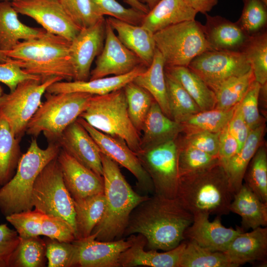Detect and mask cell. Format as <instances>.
I'll return each mask as SVG.
<instances>
[{"mask_svg":"<svg viewBox=\"0 0 267 267\" xmlns=\"http://www.w3.org/2000/svg\"><path fill=\"white\" fill-rule=\"evenodd\" d=\"M193 221L191 213L177 198L154 194L132 212L124 237L140 234L149 250H172L184 239V233Z\"/></svg>","mask_w":267,"mask_h":267,"instance_id":"cell-1","label":"cell"},{"mask_svg":"<svg viewBox=\"0 0 267 267\" xmlns=\"http://www.w3.org/2000/svg\"><path fill=\"white\" fill-rule=\"evenodd\" d=\"M101 157L105 209L90 234L97 240L110 241L123 237L132 212L149 196L140 195L133 189L118 164L102 153Z\"/></svg>","mask_w":267,"mask_h":267,"instance_id":"cell-2","label":"cell"},{"mask_svg":"<svg viewBox=\"0 0 267 267\" xmlns=\"http://www.w3.org/2000/svg\"><path fill=\"white\" fill-rule=\"evenodd\" d=\"M233 197L226 173L221 162L179 177L176 198L193 215H227Z\"/></svg>","mask_w":267,"mask_h":267,"instance_id":"cell-3","label":"cell"},{"mask_svg":"<svg viewBox=\"0 0 267 267\" xmlns=\"http://www.w3.org/2000/svg\"><path fill=\"white\" fill-rule=\"evenodd\" d=\"M70 44L64 38L46 31L39 38L22 41L12 49L2 51L29 74L42 79L59 77L72 81Z\"/></svg>","mask_w":267,"mask_h":267,"instance_id":"cell-4","label":"cell"},{"mask_svg":"<svg viewBox=\"0 0 267 267\" xmlns=\"http://www.w3.org/2000/svg\"><path fill=\"white\" fill-rule=\"evenodd\" d=\"M60 149L53 141L42 149L36 138L32 139L13 177L0 188V210L5 217L33 209L32 194L35 180L43 168L57 157Z\"/></svg>","mask_w":267,"mask_h":267,"instance_id":"cell-5","label":"cell"},{"mask_svg":"<svg viewBox=\"0 0 267 267\" xmlns=\"http://www.w3.org/2000/svg\"><path fill=\"white\" fill-rule=\"evenodd\" d=\"M79 117L100 132L122 139L135 153L140 151V135L130 118L123 88L93 95Z\"/></svg>","mask_w":267,"mask_h":267,"instance_id":"cell-6","label":"cell"},{"mask_svg":"<svg viewBox=\"0 0 267 267\" xmlns=\"http://www.w3.org/2000/svg\"><path fill=\"white\" fill-rule=\"evenodd\" d=\"M29 121L25 133L35 137L43 133L56 142L64 130L87 108L92 94L80 92L50 93Z\"/></svg>","mask_w":267,"mask_h":267,"instance_id":"cell-7","label":"cell"},{"mask_svg":"<svg viewBox=\"0 0 267 267\" xmlns=\"http://www.w3.org/2000/svg\"><path fill=\"white\" fill-rule=\"evenodd\" d=\"M154 37L165 66L188 67L196 57L213 50L206 39L204 25L195 19L165 28L155 33Z\"/></svg>","mask_w":267,"mask_h":267,"instance_id":"cell-8","label":"cell"},{"mask_svg":"<svg viewBox=\"0 0 267 267\" xmlns=\"http://www.w3.org/2000/svg\"><path fill=\"white\" fill-rule=\"evenodd\" d=\"M32 202L34 209L41 213L66 221L73 229L76 238L73 200L64 183L57 157L38 176L33 188Z\"/></svg>","mask_w":267,"mask_h":267,"instance_id":"cell-9","label":"cell"},{"mask_svg":"<svg viewBox=\"0 0 267 267\" xmlns=\"http://www.w3.org/2000/svg\"><path fill=\"white\" fill-rule=\"evenodd\" d=\"M63 79L51 77L45 79H28L0 97V114L8 123L15 136L20 140L28 123L42 103L43 95L53 83Z\"/></svg>","mask_w":267,"mask_h":267,"instance_id":"cell-10","label":"cell"},{"mask_svg":"<svg viewBox=\"0 0 267 267\" xmlns=\"http://www.w3.org/2000/svg\"><path fill=\"white\" fill-rule=\"evenodd\" d=\"M177 139L135 153L150 177L156 195L176 198L179 180Z\"/></svg>","mask_w":267,"mask_h":267,"instance_id":"cell-11","label":"cell"},{"mask_svg":"<svg viewBox=\"0 0 267 267\" xmlns=\"http://www.w3.org/2000/svg\"><path fill=\"white\" fill-rule=\"evenodd\" d=\"M188 67L213 90L225 80L251 69L242 52L210 50L196 57Z\"/></svg>","mask_w":267,"mask_h":267,"instance_id":"cell-12","label":"cell"},{"mask_svg":"<svg viewBox=\"0 0 267 267\" xmlns=\"http://www.w3.org/2000/svg\"><path fill=\"white\" fill-rule=\"evenodd\" d=\"M18 13L28 16L47 32L72 42L81 30L66 13L59 0L11 1Z\"/></svg>","mask_w":267,"mask_h":267,"instance_id":"cell-13","label":"cell"},{"mask_svg":"<svg viewBox=\"0 0 267 267\" xmlns=\"http://www.w3.org/2000/svg\"><path fill=\"white\" fill-rule=\"evenodd\" d=\"M77 121L88 131L101 153L126 168L137 180V186L146 193L154 192L152 181L137 158L121 139L103 133L92 127L81 117Z\"/></svg>","mask_w":267,"mask_h":267,"instance_id":"cell-14","label":"cell"},{"mask_svg":"<svg viewBox=\"0 0 267 267\" xmlns=\"http://www.w3.org/2000/svg\"><path fill=\"white\" fill-rule=\"evenodd\" d=\"M134 234L125 239L121 238L110 241L95 239L94 235L75 239L73 267H119L120 257L132 244Z\"/></svg>","mask_w":267,"mask_h":267,"instance_id":"cell-15","label":"cell"},{"mask_svg":"<svg viewBox=\"0 0 267 267\" xmlns=\"http://www.w3.org/2000/svg\"><path fill=\"white\" fill-rule=\"evenodd\" d=\"M141 64H143L140 59L121 43L111 26L106 20L104 45L97 56L95 66L90 71L89 80L105 77L110 75H125Z\"/></svg>","mask_w":267,"mask_h":267,"instance_id":"cell-16","label":"cell"},{"mask_svg":"<svg viewBox=\"0 0 267 267\" xmlns=\"http://www.w3.org/2000/svg\"><path fill=\"white\" fill-rule=\"evenodd\" d=\"M105 27L106 20L103 17L93 25L81 29L71 42L70 55L74 71L73 81L89 80L92 62L104 45Z\"/></svg>","mask_w":267,"mask_h":267,"instance_id":"cell-17","label":"cell"},{"mask_svg":"<svg viewBox=\"0 0 267 267\" xmlns=\"http://www.w3.org/2000/svg\"><path fill=\"white\" fill-rule=\"evenodd\" d=\"M60 148L100 177H103L101 152L93 139L76 120L57 140Z\"/></svg>","mask_w":267,"mask_h":267,"instance_id":"cell-18","label":"cell"},{"mask_svg":"<svg viewBox=\"0 0 267 267\" xmlns=\"http://www.w3.org/2000/svg\"><path fill=\"white\" fill-rule=\"evenodd\" d=\"M193 221L184 233V239L195 242L200 246L212 251L224 252L233 239L244 232L240 227L236 229L225 227L217 216L213 221L209 220V215H193Z\"/></svg>","mask_w":267,"mask_h":267,"instance_id":"cell-19","label":"cell"},{"mask_svg":"<svg viewBox=\"0 0 267 267\" xmlns=\"http://www.w3.org/2000/svg\"><path fill=\"white\" fill-rule=\"evenodd\" d=\"M57 160L65 185L73 199L104 193L103 177L97 175L61 149Z\"/></svg>","mask_w":267,"mask_h":267,"instance_id":"cell-20","label":"cell"},{"mask_svg":"<svg viewBox=\"0 0 267 267\" xmlns=\"http://www.w3.org/2000/svg\"><path fill=\"white\" fill-rule=\"evenodd\" d=\"M146 243L144 236L134 234L132 244L120 257V267H179L185 242H182L176 248L164 252H158L155 250H145Z\"/></svg>","mask_w":267,"mask_h":267,"instance_id":"cell-21","label":"cell"},{"mask_svg":"<svg viewBox=\"0 0 267 267\" xmlns=\"http://www.w3.org/2000/svg\"><path fill=\"white\" fill-rule=\"evenodd\" d=\"M206 39L213 50L242 52L250 36L237 22L219 15L205 14Z\"/></svg>","mask_w":267,"mask_h":267,"instance_id":"cell-22","label":"cell"},{"mask_svg":"<svg viewBox=\"0 0 267 267\" xmlns=\"http://www.w3.org/2000/svg\"><path fill=\"white\" fill-rule=\"evenodd\" d=\"M183 131L182 125L166 116L154 100L142 128L140 150L176 140Z\"/></svg>","mask_w":267,"mask_h":267,"instance_id":"cell-23","label":"cell"},{"mask_svg":"<svg viewBox=\"0 0 267 267\" xmlns=\"http://www.w3.org/2000/svg\"><path fill=\"white\" fill-rule=\"evenodd\" d=\"M147 67L141 64L130 73L120 76L103 77L86 81H59L53 83L46 89L50 93L80 92L92 95H104L123 88Z\"/></svg>","mask_w":267,"mask_h":267,"instance_id":"cell-24","label":"cell"},{"mask_svg":"<svg viewBox=\"0 0 267 267\" xmlns=\"http://www.w3.org/2000/svg\"><path fill=\"white\" fill-rule=\"evenodd\" d=\"M224 253L235 267L254 261L266 262L267 228L258 227L238 234Z\"/></svg>","mask_w":267,"mask_h":267,"instance_id":"cell-25","label":"cell"},{"mask_svg":"<svg viewBox=\"0 0 267 267\" xmlns=\"http://www.w3.org/2000/svg\"><path fill=\"white\" fill-rule=\"evenodd\" d=\"M106 20L117 33L121 43L136 55L147 67L156 49L154 34L141 25H135L109 17Z\"/></svg>","mask_w":267,"mask_h":267,"instance_id":"cell-26","label":"cell"},{"mask_svg":"<svg viewBox=\"0 0 267 267\" xmlns=\"http://www.w3.org/2000/svg\"><path fill=\"white\" fill-rule=\"evenodd\" d=\"M197 13L184 0H160L145 14L141 26L154 34L169 26L194 20Z\"/></svg>","mask_w":267,"mask_h":267,"instance_id":"cell-27","label":"cell"},{"mask_svg":"<svg viewBox=\"0 0 267 267\" xmlns=\"http://www.w3.org/2000/svg\"><path fill=\"white\" fill-rule=\"evenodd\" d=\"M44 29L29 27L22 23L11 1H0V50L12 49L21 40L26 41L42 36Z\"/></svg>","mask_w":267,"mask_h":267,"instance_id":"cell-28","label":"cell"},{"mask_svg":"<svg viewBox=\"0 0 267 267\" xmlns=\"http://www.w3.org/2000/svg\"><path fill=\"white\" fill-rule=\"evenodd\" d=\"M229 210L241 217L244 231L267 225V203L262 201L245 183L233 194Z\"/></svg>","mask_w":267,"mask_h":267,"instance_id":"cell-29","label":"cell"},{"mask_svg":"<svg viewBox=\"0 0 267 267\" xmlns=\"http://www.w3.org/2000/svg\"><path fill=\"white\" fill-rule=\"evenodd\" d=\"M265 130V123L251 130L240 151L223 166L233 194L241 187L247 167L257 149L264 142Z\"/></svg>","mask_w":267,"mask_h":267,"instance_id":"cell-30","label":"cell"},{"mask_svg":"<svg viewBox=\"0 0 267 267\" xmlns=\"http://www.w3.org/2000/svg\"><path fill=\"white\" fill-rule=\"evenodd\" d=\"M165 66L163 57L156 48L151 64L143 72L137 75L133 82L147 90L158 104L163 113L171 118L167 97Z\"/></svg>","mask_w":267,"mask_h":267,"instance_id":"cell-31","label":"cell"},{"mask_svg":"<svg viewBox=\"0 0 267 267\" xmlns=\"http://www.w3.org/2000/svg\"><path fill=\"white\" fill-rule=\"evenodd\" d=\"M165 71L182 86L201 111L215 108L216 100L214 92L188 67L165 66Z\"/></svg>","mask_w":267,"mask_h":267,"instance_id":"cell-32","label":"cell"},{"mask_svg":"<svg viewBox=\"0 0 267 267\" xmlns=\"http://www.w3.org/2000/svg\"><path fill=\"white\" fill-rule=\"evenodd\" d=\"M17 138L8 123L0 114V185L8 182L15 173L22 155Z\"/></svg>","mask_w":267,"mask_h":267,"instance_id":"cell-33","label":"cell"},{"mask_svg":"<svg viewBox=\"0 0 267 267\" xmlns=\"http://www.w3.org/2000/svg\"><path fill=\"white\" fill-rule=\"evenodd\" d=\"M76 227V239L89 236L103 216L105 205L104 193L73 199Z\"/></svg>","mask_w":267,"mask_h":267,"instance_id":"cell-34","label":"cell"},{"mask_svg":"<svg viewBox=\"0 0 267 267\" xmlns=\"http://www.w3.org/2000/svg\"><path fill=\"white\" fill-rule=\"evenodd\" d=\"M255 80L252 69L246 73L230 78L214 90L216 104L215 108L228 110L239 103Z\"/></svg>","mask_w":267,"mask_h":267,"instance_id":"cell-35","label":"cell"},{"mask_svg":"<svg viewBox=\"0 0 267 267\" xmlns=\"http://www.w3.org/2000/svg\"><path fill=\"white\" fill-rule=\"evenodd\" d=\"M168 101L171 116L174 121L181 123L201 109L182 86L165 71Z\"/></svg>","mask_w":267,"mask_h":267,"instance_id":"cell-36","label":"cell"},{"mask_svg":"<svg viewBox=\"0 0 267 267\" xmlns=\"http://www.w3.org/2000/svg\"><path fill=\"white\" fill-rule=\"evenodd\" d=\"M236 106L228 110L214 108L194 114L180 123L183 127L182 133L197 131L219 133L228 125Z\"/></svg>","mask_w":267,"mask_h":267,"instance_id":"cell-37","label":"cell"},{"mask_svg":"<svg viewBox=\"0 0 267 267\" xmlns=\"http://www.w3.org/2000/svg\"><path fill=\"white\" fill-rule=\"evenodd\" d=\"M46 244L39 236L20 238L9 267H43L45 263Z\"/></svg>","mask_w":267,"mask_h":267,"instance_id":"cell-38","label":"cell"},{"mask_svg":"<svg viewBox=\"0 0 267 267\" xmlns=\"http://www.w3.org/2000/svg\"><path fill=\"white\" fill-rule=\"evenodd\" d=\"M185 242L179 267H235L224 252L209 250L191 241Z\"/></svg>","mask_w":267,"mask_h":267,"instance_id":"cell-39","label":"cell"},{"mask_svg":"<svg viewBox=\"0 0 267 267\" xmlns=\"http://www.w3.org/2000/svg\"><path fill=\"white\" fill-rule=\"evenodd\" d=\"M243 180L262 201L267 203V150L264 142L251 160Z\"/></svg>","mask_w":267,"mask_h":267,"instance_id":"cell-40","label":"cell"},{"mask_svg":"<svg viewBox=\"0 0 267 267\" xmlns=\"http://www.w3.org/2000/svg\"><path fill=\"white\" fill-rule=\"evenodd\" d=\"M123 89L130 118L140 135L145 119L155 100L147 90L133 81Z\"/></svg>","mask_w":267,"mask_h":267,"instance_id":"cell-41","label":"cell"},{"mask_svg":"<svg viewBox=\"0 0 267 267\" xmlns=\"http://www.w3.org/2000/svg\"><path fill=\"white\" fill-rule=\"evenodd\" d=\"M178 167L179 177L200 171L220 162L218 156H213L190 146L178 137Z\"/></svg>","mask_w":267,"mask_h":267,"instance_id":"cell-42","label":"cell"},{"mask_svg":"<svg viewBox=\"0 0 267 267\" xmlns=\"http://www.w3.org/2000/svg\"><path fill=\"white\" fill-rule=\"evenodd\" d=\"M242 52L246 56L255 81L261 85L267 83V32L250 37Z\"/></svg>","mask_w":267,"mask_h":267,"instance_id":"cell-43","label":"cell"},{"mask_svg":"<svg viewBox=\"0 0 267 267\" xmlns=\"http://www.w3.org/2000/svg\"><path fill=\"white\" fill-rule=\"evenodd\" d=\"M243 8L236 21L249 36L267 31V0H242Z\"/></svg>","mask_w":267,"mask_h":267,"instance_id":"cell-44","label":"cell"},{"mask_svg":"<svg viewBox=\"0 0 267 267\" xmlns=\"http://www.w3.org/2000/svg\"><path fill=\"white\" fill-rule=\"evenodd\" d=\"M98 15H109L135 25H141L146 14L134 8H126L116 0H91Z\"/></svg>","mask_w":267,"mask_h":267,"instance_id":"cell-45","label":"cell"},{"mask_svg":"<svg viewBox=\"0 0 267 267\" xmlns=\"http://www.w3.org/2000/svg\"><path fill=\"white\" fill-rule=\"evenodd\" d=\"M73 23L80 29L93 25L104 17L97 14L91 0H59Z\"/></svg>","mask_w":267,"mask_h":267,"instance_id":"cell-46","label":"cell"},{"mask_svg":"<svg viewBox=\"0 0 267 267\" xmlns=\"http://www.w3.org/2000/svg\"><path fill=\"white\" fill-rule=\"evenodd\" d=\"M42 214L32 209L12 214L6 216L5 219L14 227L20 238H26L41 235Z\"/></svg>","mask_w":267,"mask_h":267,"instance_id":"cell-47","label":"cell"},{"mask_svg":"<svg viewBox=\"0 0 267 267\" xmlns=\"http://www.w3.org/2000/svg\"><path fill=\"white\" fill-rule=\"evenodd\" d=\"M45 242L47 267H73L75 247L72 242H60L49 238Z\"/></svg>","mask_w":267,"mask_h":267,"instance_id":"cell-48","label":"cell"},{"mask_svg":"<svg viewBox=\"0 0 267 267\" xmlns=\"http://www.w3.org/2000/svg\"><path fill=\"white\" fill-rule=\"evenodd\" d=\"M41 235L60 242H72L76 239L75 232L64 219L52 215L42 214Z\"/></svg>","mask_w":267,"mask_h":267,"instance_id":"cell-49","label":"cell"},{"mask_svg":"<svg viewBox=\"0 0 267 267\" xmlns=\"http://www.w3.org/2000/svg\"><path fill=\"white\" fill-rule=\"evenodd\" d=\"M260 87L261 85L255 80L239 102L244 118L251 131L265 123V120L260 115L259 109Z\"/></svg>","mask_w":267,"mask_h":267,"instance_id":"cell-50","label":"cell"},{"mask_svg":"<svg viewBox=\"0 0 267 267\" xmlns=\"http://www.w3.org/2000/svg\"><path fill=\"white\" fill-rule=\"evenodd\" d=\"M220 133V132H219ZM219 133L197 131L181 134L178 138L182 142L210 155L218 156Z\"/></svg>","mask_w":267,"mask_h":267,"instance_id":"cell-51","label":"cell"},{"mask_svg":"<svg viewBox=\"0 0 267 267\" xmlns=\"http://www.w3.org/2000/svg\"><path fill=\"white\" fill-rule=\"evenodd\" d=\"M41 79L40 77L29 74L24 71L11 59L0 63V82L5 85L10 91H13L20 82L28 79Z\"/></svg>","mask_w":267,"mask_h":267,"instance_id":"cell-52","label":"cell"},{"mask_svg":"<svg viewBox=\"0 0 267 267\" xmlns=\"http://www.w3.org/2000/svg\"><path fill=\"white\" fill-rule=\"evenodd\" d=\"M20 241L15 230L7 224H0V267H9L12 255Z\"/></svg>","mask_w":267,"mask_h":267,"instance_id":"cell-53","label":"cell"},{"mask_svg":"<svg viewBox=\"0 0 267 267\" xmlns=\"http://www.w3.org/2000/svg\"><path fill=\"white\" fill-rule=\"evenodd\" d=\"M227 128L239 144V151L247 140L251 131L242 113L239 103L237 104Z\"/></svg>","mask_w":267,"mask_h":267,"instance_id":"cell-54","label":"cell"},{"mask_svg":"<svg viewBox=\"0 0 267 267\" xmlns=\"http://www.w3.org/2000/svg\"><path fill=\"white\" fill-rule=\"evenodd\" d=\"M239 151L236 139L228 131L227 125L219 133L218 156L223 166Z\"/></svg>","mask_w":267,"mask_h":267,"instance_id":"cell-55","label":"cell"},{"mask_svg":"<svg viewBox=\"0 0 267 267\" xmlns=\"http://www.w3.org/2000/svg\"><path fill=\"white\" fill-rule=\"evenodd\" d=\"M184 1L197 13H208L217 4L218 0H184Z\"/></svg>","mask_w":267,"mask_h":267,"instance_id":"cell-56","label":"cell"},{"mask_svg":"<svg viewBox=\"0 0 267 267\" xmlns=\"http://www.w3.org/2000/svg\"><path fill=\"white\" fill-rule=\"evenodd\" d=\"M125 1L131 7L140 11L145 14L148 13L149 11L148 7L138 0H125Z\"/></svg>","mask_w":267,"mask_h":267,"instance_id":"cell-57","label":"cell"},{"mask_svg":"<svg viewBox=\"0 0 267 267\" xmlns=\"http://www.w3.org/2000/svg\"><path fill=\"white\" fill-rule=\"evenodd\" d=\"M141 3L146 5L149 10L151 9L160 0H138Z\"/></svg>","mask_w":267,"mask_h":267,"instance_id":"cell-58","label":"cell"},{"mask_svg":"<svg viewBox=\"0 0 267 267\" xmlns=\"http://www.w3.org/2000/svg\"><path fill=\"white\" fill-rule=\"evenodd\" d=\"M10 58L8 57L3 52L0 50V63H4L8 61Z\"/></svg>","mask_w":267,"mask_h":267,"instance_id":"cell-59","label":"cell"},{"mask_svg":"<svg viewBox=\"0 0 267 267\" xmlns=\"http://www.w3.org/2000/svg\"><path fill=\"white\" fill-rule=\"evenodd\" d=\"M3 90L2 88L0 86V97L1 96V95L3 93Z\"/></svg>","mask_w":267,"mask_h":267,"instance_id":"cell-60","label":"cell"},{"mask_svg":"<svg viewBox=\"0 0 267 267\" xmlns=\"http://www.w3.org/2000/svg\"><path fill=\"white\" fill-rule=\"evenodd\" d=\"M24 0H0V1H21Z\"/></svg>","mask_w":267,"mask_h":267,"instance_id":"cell-61","label":"cell"},{"mask_svg":"<svg viewBox=\"0 0 267 267\" xmlns=\"http://www.w3.org/2000/svg\"><path fill=\"white\" fill-rule=\"evenodd\" d=\"M0 187H1V186H0Z\"/></svg>","mask_w":267,"mask_h":267,"instance_id":"cell-62","label":"cell"}]
</instances>
